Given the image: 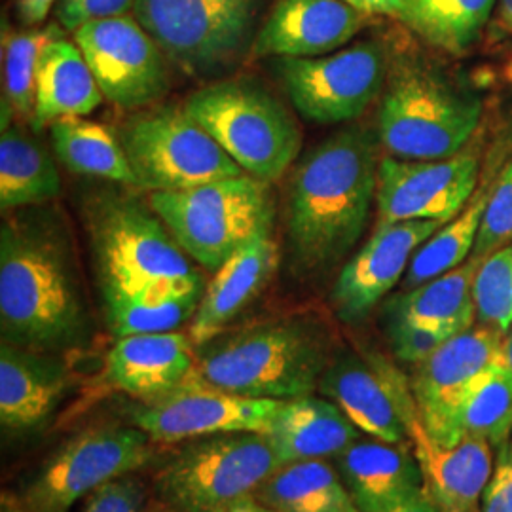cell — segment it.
<instances>
[{
    "label": "cell",
    "instance_id": "23",
    "mask_svg": "<svg viewBox=\"0 0 512 512\" xmlns=\"http://www.w3.org/2000/svg\"><path fill=\"white\" fill-rule=\"evenodd\" d=\"M406 429L416 444L425 488L440 511L478 512V503L494 475V446L488 440L465 435L456 446L439 448L427 437L418 410L408 414Z\"/></svg>",
    "mask_w": 512,
    "mask_h": 512
},
{
    "label": "cell",
    "instance_id": "49",
    "mask_svg": "<svg viewBox=\"0 0 512 512\" xmlns=\"http://www.w3.org/2000/svg\"><path fill=\"white\" fill-rule=\"evenodd\" d=\"M509 76H511V80H512V61H511V65H509Z\"/></svg>",
    "mask_w": 512,
    "mask_h": 512
},
{
    "label": "cell",
    "instance_id": "45",
    "mask_svg": "<svg viewBox=\"0 0 512 512\" xmlns=\"http://www.w3.org/2000/svg\"><path fill=\"white\" fill-rule=\"evenodd\" d=\"M228 512H279L274 507H270V505H266V503H262L256 495H251V497H247V499H243V501H239L236 503L232 509Z\"/></svg>",
    "mask_w": 512,
    "mask_h": 512
},
{
    "label": "cell",
    "instance_id": "8",
    "mask_svg": "<svg viewBox=\"0 0 512 512\" xmlns=\"http://www.w3.org/2000/svg\"><path fill=\"white\" fill-rule=\"evenodd\" d=\"M148 203L184 253L213 274L262 230L274 226L270 184L247 173L190 190L150 192Z\"/></svg>",
    "mask_w": 512,
    "mask_h": 512
},
{
    "label": "cell",
    "instance_id": "10",
    "mask_svg": "<svg viewBox=\"0 0 512 512\" xmlns=\"http://www.w3.org/2000/svg\"><path fill=\"white\" fill-rule=\"evenodd\" d=\"M137 186L190 190L245 175L219 143L179 107L137 110L118 131Z\"/></svg>",
    "mask_w": 512,
    "mask_h": 512
},
{
    "label": "cell",
    "instance_id": "13",
    "mask_svg": "<svg viewBox=\"0 0 512 512\" xmlns=\"http://www.w3.org/2000/svg\"><path fill=\"white\" fill-rule=\"evenodd\" d=\"M501 330L478 325L448 338L433 355L421 361L412 393L421 425L439 448H452L463 439L461 410L478 380L503 363Z\"/></svg>",
    "mask_w": 512,
    "mask_h": 512
},
{
    "label": "cell",
    "instance_id": "32",
    "mask_svg": "<svg viewBox=\"0 0 512 512\" xmlns=\"http://www.w3.org/2000/svg\"><path fill=\"white\" fill-rule=\"evenodd\" d=\"M497 0H408L403 23L431 46L465 54L482 35Z\"/></svg>",
    "mask_w": 512,
    "mask_h": 512
},
{
    "label": "cell",
    "instance_id": "47",
    "mask_svg": "<svg viewBox=\"0 0 512 512\" xmlns=\"http://www.w3.org/2000/svg\"><path fill=\"white\" fill-rule=\"evenodd\" d=\"M497 21L507 33H512V0H499Z\"/></svg>",
    "mask_w": 512,
    "mask_h": 512
},
{
    "label": "cell",
    "instance_id": "29",
    "mask_svg": "<svg viewBox=\"0 0 512 512\" xmlns=\"http://www.w3.org/2000/svg\"><path fill=\"white\" fill-rule=\"evenodd\" d=\"M255 495L279 512H361L327 459L285 463Z\"/></svg>",
    "mask_w": 512,
    "mask_h": 512
},
{
    "label": "cell",
    "instance_id": "35",
    "mask_svg": "<svg viewBox=\"0 0 512 512\" xmlns=\"http://www.w3.org/2000/svg\"><path fill=\"white\" fill-rule=\"evenodd\" d=\"M461 431L488 440L494 448L509 442L512 431V372L507 366L490 368L473 387L461 410Z\"/></svg>",
    "mask_w": 512,
    "mask_h": 512
},
{
    "label": "cell",
    "instance_id": "34",
    "mask_svg": "<svg viewBox=\"0 0 512 512\" xmlns=\"http://www.w3.org/2000/svg\"><path fill=\"white\" fill-rule=\"evenodd\" d=\"M65 35L59 23L35 27L31 31L4 29L2 61H4V90L6 99L21 118L33 116L37 69L44 46L54 38Z\"/></svg>",
    "mask_w": 512,
    "mask_h": 512
},
{
    "label": "cell",
    "instance_id": "42",
    "mask_svg": "<svg viewBox=\"0 0 512 512\" xmlns=\"http://www.w3.org/2000/svg\"><path fill=\"white\" fill-rule=\"evenodd\" d=\"M351 6L363 10L370 16H389V18L403 19L408 8V0H344Z\"/></svg>",
    "mask_w": 512,
    "mask_h": 512
},
{
    "label": "cell",
    "instance_id": "20",
    "mask_svg": "<svg viewBox=\"0 0 512 512\" xmlns=\"http://www.w3.org/2000/svg\"><path fill=\"white\" fill-rule=\"evenodd\" d=\"M194 365L196 346L184 332L131 334L110 349L103 380L114 391L152 403L181 387Z\"/></svg>",
    "mask_w": 512,
    "mask_h": 512
},
{
    "label": "cell",
    "instance_id": "30",
    "mask_svg": "<svg viewBox=\"0 0 512 512\" xmlns=\"http://www.w3.org/2000/svg\"><path fill=\"white\" fill-rule=\"evenodd\" d=\"M55 156L69 171L137 186L124 147L109 129L84 116H65L50 126Z\"/></svg>",
    "mask_w": 512,
    "mask_h": 512
},
{
    "label": "cell",
    "instance_id": "43",
    "mask_svg": "<svg viewBox=\"0 0 512 512\" xmlns=\"http://www.w3.org/2000/svg\"><path fill=\"white\" fill-rule=\"evenodd\" d=\"M57 0H16L18 16L25 25L37 27L48 18L52 6Z\"/></svg>",
    "mask_w": 512,
    "mask_h": 512
},
{
    "label": "cell",
    "instance_id": "4",
    "mask_svg": "<svg viewBox=\"0 0 512 512\" xmlns=\"http://www.w3.org/2000/svg\"><path fill=\"white\" fill-rule=\"evenodd\" d=\"M88 230L103 298L205 285L164 220L137 196L97 198Z\"/></svg>",
    "mask_w": 512,
    "mask_h": 512
},
{
    "label": "cell",
    "instance_id": "25",
    "mask_svg": "<svg viewBox=\"0 0 512 512\" xmlns=\"http://www.w3.org/2000/svg\"><path fill=\"white\" fill-rule=\"evenodd\" d=\"M92 69L76 42L65 35L50 40L38 61L31 128L42 131L65 116H86L103 103Z\"/></svg>",
    "mask_w": 512,
    "mask_h": 512
},
{
    "label": "cell",
    "instance_id": "28",
    "mask_svg": "<svg viewBox=\"0 0 512 512\" xmlns=\"http://www.w3.org/2000/svg\"><path fill=\"white\" fill-rule=\"evenodd\" d=\"M61 194V177L48 150L10 124L0 135V209L40 207Z\"/></svg>",
    "mask_w": 512,
    "mask_h": 512
},
{
    "label": "cell",
    "instance_id": "3",
    "mask_svg": "<svg viewBox=\"0 0 512 512\" xmlns=\"http://www.w3.org/2000/svg\"><path fill=\"white\" fill-rule=\"evenodd\" d=\"M327 366L323 334L293 317L222 332L196 348L188 380L241 397L289 401L311 395Z\"/></svg>",
    "mask_w": 512,
    "mask_h": 512
},
{
    "label": "cell",
    "instance_id": "19",
    "mask_svg": "<svg viewBox=\"0 0 512 512\" xmlns=\"http://www.w3.org/2000/svg\"><path fill=\"white\" fill-rule=\"evenodd\" d=\"M370 18L344 0H277L256 33L253 54L294 59L329 55L363 31Z\"/></svg>",
    "mask_w": 512,
    "mask_h": 512
},
{
    "label": "cell",
    "instance_id": "27",
    "mask_svg": "<svg viewBox=\"0 0 512 512\" xmlns=\"http://www.w3.org/2000/svg\"><path fill=\"white\" fill-rule=\"evenodd\" d=\"M480 262L469 258L456 270L397 294L385 304V315H399L452 334L471 329L476 319L475 277Z\"/></svg>",
    "mask_w": 512,
    "mask_h": 512
},
{
    "label": "cell",
    "instance_id": "26",
    "mask_svg": "<svg viewBox=\"0 0 512 512\" xmlns=\"http://www.w3.org/2000/svg\"><path fill=\"white\" fill-rule=\"evenodd\" d=\"M266 435L285 463L336 458L359 437L336 404L313 395L283 401Z\"/></svg>",
    "mask_w": 512,
    "mask_h": 512
},
{
    "label": "cell",
    "instance_id": "36",
    "mask_svg": "<svg viewBox=\"0 0 512 512\" xmlns=\"http://www.w3.org/2000/svg\"><path fill=\"white\" fill-rule=\"evenodd\" d=\"M476 319L501 330L512 327V243L486 256L475 277Z\"/></svg>",
    "mask_w": 512,
    "mask_h": 512
},
{
    "label": "cell",
    "instance_id": "39",
    "mask_svg": "<svg viewBox=\"0 0 512 512\" xmlns=\"http://www.w3.org/2000/svg\"><path fill=\"white\" fill-rule=\"evenodd\" d=\"M145 488L135 476H118L97 488L84 512H143Z\"/></svg>",
    "mask_w": 512,
    "mask_h": 512
},
{
    "label": "cell",
    "instance_id": "1",
    "mask_svg": "<svg viewBox=\"0 0 512 512\" xmlns=\"http://www.w3.org/2000/svg\"><path fill=\"white\" fill-rule=\"evenodd\" d=\"M0 330L2 342L46 353L82 348L90 338L69 232L42 205L2 222Z\"/></svg>",
    "mask_w": 512,
    "mask_h": 512
},
{
    "label": "cell",
    "instance_id": "31",
    "mask_svg": "<svg viewBox=\"0 0 512 512\" xmlns=\"http://www.w3.org/2000/svg\"><path fill=\"white\" fill-rule=\"evenodd\" d=\"M205 287L207 285H190L103 298L110 329L118 338L131 334L175 332L194 319Z\"/></svg>",
    "mask_w": 512,
    "mask_h": 512
},
{
    "label": "cell",
    "instance_id": "7",
    "mask_svg": "<svg viewBox=\"0 0 512 512\" xmlns=\"http://www.w3.org/2000/svg\"><path fill=\"white\" fill-rule=\"evenodd\" d=\"M285 465L264 433H224L190 440L154 475L164 512H228L255 495Z\"/></svg>",
    "mask_w": 512,
    "mask_h": 512
},
{
    "label": "cell",
    "instance_id": "21",
    "mask_svg": "<svg viewBox=\"0 0 512 512\" xmlns=\"http://www.w3.org/2000/svg\"><path fill=\"white\" fill-rule=\"evenodd\" d=\"M71 385L69 366L59 353L0 348V423L4 431L27 433L54 416Z\"/></svg>",
    "mask_w": 512,
    "mask_h": 512
},
{
    "label": "cell",
    "instance_id": "38",
    "mask_svg": "<svg viewBox=\"0 0 512 512\" xmlns=\"http://www.w3.org/2000/svg\"><path fill=\"white\" fill-rule=\"evenodd\" d=\"M387 317V336L395 357L410 365H420L429 355L454 334L448 330L429 327L408 321L399 315H385Z\"/></svg>",
    "mask_w": 512,
    "mask_h": 512
},
{
    "label": "cell",
    "instance_id": "40",
    "mask_svg": "<svg viewBox=\"0 0 512 512\" xmlns=\"http://www.w3.org/2000/svg\"><path fill=\"white\" fill-rule=\"evenodd\" d=\"M133 4L135 0H57L55 16L65 31L74 33L92 21L126 16Z\"/></svg>",
    "mask_w": 512,
    "mask_h": 512
},
{
    "label": "cell",
    "instance_id": "14",
    "mask_svg": "<svg viewBox=\"0 0 512 512\" xmlns=\"http://www.w3.org/2000/svg\"><path fill=\"white\" fill-rule=\"evenodd\" d=\"M73 35L103 97L118 109H148L169 90V59L137 19H99Z\"/></svg>",
    "mask_w": 512,
    "mask_h": 512
},
{
    "label": "cell",
    "instance_id": "6",
    "mask_svg": "<svg viewBox=\"0 0 512 512\" xmlns=\"http://www.w3.org/2000/svg\"><path fill=\"white\" fill-rule=\"evenodd\" d=\"M184 112L251 177L272 184L293 165L302 133L287 107L251 78H228L190 93Z\"/></svg>",
    "mask_w": 512,
    "mask_h": 512
},
{
    "label": "cell",
    "instance_id": "15",
    "mask_svg": "<svg viewBox=\"0 0 512 512\" xmlns=\"http://www.w3.org/2000/svg\"><path fill=\"white\" fill-rule=\"evenodd\" d=\"M478 158L459 152L444 160L385 156L378 167V224L401 220L450 222L475 196Z\"/></svg>",
    "mask_w": 512,
    "mask_h": 512
},
{
    "label": "cell",
    "instance_id": "11",
    "mask_svg": "<svg viewBox=\"0 0 512 512\" xmlns=\"http://www.w3.org/2000/svg\"><path fill=\"white\" fill-rule=\"evenodd\" d=\"M274 69L302 118L346 124L359 118L384 92L387 54L376 40H363L321 57H275Z\"/></svg>",
    "mask_w": 512,
    "mask_h": 512
},
{
    "label": "cell",
    "instance_id": "37",
    "mask_svg": "<svg viewBox=\"0 0 512 512\" xmlns=\"http://www.w3.org/2000/svg\"><path fill=\"white\" fill-rule=\"evenodd\" d=\"M509 243H512V160L490 190L471 258L484 260Z\"/></svg>",
    "mask_w": 512,
    "mask_h": 512
},
{
    "label": "cell",
    "instance_id": "24",
    "mask_svg": "<svg viewBox=\"0 0 512 512\" xmlns=\"http://www.w3.org/2000/svg\"><path fill=\"white\" fill-rule=\"evenodd\" d=\"M336 465L361 512H385L425 488L420 461L404 442L353 440Z\"/></svg>",
    "mask_w": 512,
    "mask_h": 512
},
{
    "label": "cell",
    "instance_id": "33",
    "mask_svg": "<svg viewBox=\"0 0 512 512\" xmlns=\"http://www.w3.org/2000/svg\"><path fill=\"white\" fill-rule=\"evenodd\" d=\"M490 190L492 188L486 186L480 188L458 217L442 224L431 238L421 243L404 275V291L416 289L439 275L452 272L469 260L475 251Z\"/></svg>",
    "mask_w": 512,
    "mask_h": 512
},
{
    "label": "cell",
    "instance_id": "9",
    "mask_svg": "<svg viewBox=\"0 0 512 512\" xmlns=\"http://www.w3.org/2000/svg\"><path fill=\"white\" fill-rule=\"evenodd\" d=\"M133 14L184 74L213 78L249 50L258 0H135Z\"/></svg>",
    "mask_w": 512,
    "mask_h": 512
},
{
    "label": "cell",
    "instance_id": "22",
    "mask_svg": "<svg viewBox=\"0 0 512 512\" xmlns=\"http://www.w3.org/2000/svg\"><path fill=\"white\" fill-rule=\"evenodd\" d=\"M279 264V247L272 226L230 256L207 283L200 308L190 321L196 348L217 338L272 281Z\"/></svg>",
    "mask_w": 512,
    "mask_h": 512
},
{
    "label": "cell",
    "instance_id": "16",
    "mask_svg": "<svg viewBox=\"0 0 512 512\" xmlns=\"http://www.w3.org/2000/svg\"><path fill=\"white\" fill-rule=\"evenodd\" d=\"M283 401L241 397L186 380L135 412V425L154 442L177 444L224 433H268Z\"/></svg>",
    "mask_w": 512,
    "mask_h": 512
},
{
    "label": "cell",
    "instance_id": "17",
    "mask_svg": "<svg viewBox=\"0 0 512 512\" xmlns=\"http://www.w3.org/2000/svg\"><path fill=\"white\" fill-rule=\"evenodd\" d=\"M444 222L401 220L376 224L374 234L353 255L332 289V306L346 323H359L389 293L410 266L421 243Z\"/></svg>",
    "mask_w": 512,
    "mask_h": 512
},
{
    "label": "cell",
    "instance_id": "41",
    "mask_svg": "<svg viewBox=\"0 0 512 512\" xmlns=\"http://www.w3.org/2000/svg\"><path fill=\"white\" fill-rule=\"evenodd\" d=\"M480 512H512V442L499 448L497 467L482 495Z\"/></svg>",
    "mask_w": 512,
    "mask_h": 512
},
{
    "label": "cell",
    "instance_id": "12",
    "mask_svg": "<svg viewBox=\"0 0 512 512\" xmlns=\"http://www.w3.org/2000/svg\"><path fill=\"white\" fill-rule=\"evenodd\" d=\"M154 440L143 429L124 425L92 427L69 440L27 486L31 512H69L97 488L143 467Z\"/></svg>",
    "mask_w": 512,
    "mask_h": 512
},
{
    "label": "cell",
    "instance_id": "2",
    "mask_svg": "<svg viewBox=\"0 0 512 512\" xmlns=\"http://www.w3.org/2000/svg\"><path fill=\"white\" fill-rule=\"evenodd\" d=\"M378 143L372 129L349 126L321 141L296 167L289 239L304 270L329 268L363 236L378 188Z\"/></svg>",
    "mask_w": 512,
    "mask_h": 512
},
{
    "label": "cell",
    "instance_id": "5",
    "mask_svg": "<svg viewBox=\"0 0 512 512\" xmlns=\"http://www.w3.org/2000/svg\"><path fill=\"white\" fill-rule=\"evenodd\" d=\"M378 114L380 145L389 156L444 160L471 141L482 103L437 67L399 59L387 73Z\"/></svg>",
    "mask_w": 512,
    "mask_h": 512
},
{
    "label": "cell",
    "instance_id": "44",
    "mask_svg": "<svg viewBox=\"0 0 512 512\" xmlns=\"http://www.w3.org/2000/svg\"><path fill=\"white\" fill-rule=\"evenodd\" d=\"M385 512H442L437 505V501L433 499V495L427 492V488L420 490L418 494L410 495L408 499H404L401 503H397L395 507L387 509Z\"/></svg>",
    "mask_w": 512,
    "mask_h": 512
},
{
    "label": "cell",
    "instance_id": "48",
    "mask_svg": "<svg viewBox=\"0 0 512 512\" xmlns=\"http://www.w3.org/2000/svg\"><path fill=\"white\" fill-rule=\"evenodd\" d=\"M505 334L507 336L503 338V365L512 372V327Z\"/></svg>",
    "mask_w": 512,
    "mask_h": 512
},
{
    "label": "cell",
    "instance_id": "46",
    "mask_svg": "<svg viewBox=\"0 0 512 512\" xmlns=\"http://www.w3.org/2000/svg\"><path fill=\"white\" fill-rule=\"evenodd\" d=\"M0 512H31V509L27 507L23 497H18V495L12 494V492H2Z\"/></svg>",
    "mask_w": 512,
    "mask_h": 512
},
{
    "label": "cell",
    "instance_id": "18",
    "mask_svg": "<svg viewBox=\"0 0 512 512\" xmlns=\"http://www.w3.org/2000/svg\"><path fill=\"white\" fill-rule=\"evenodd\" d=\"M348 420L374 439L401 444L408 435L404 395L410 393L403 374L378 353L344 355L329 363L319 387Z\"/></svg>",
    "mask_w": 512,
    "mask_h": 512
}]
</instances>
